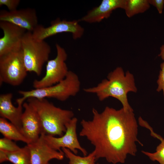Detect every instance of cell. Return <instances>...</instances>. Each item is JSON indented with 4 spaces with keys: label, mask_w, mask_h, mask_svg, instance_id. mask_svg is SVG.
<instances>
[{
    "label": "cell",
    "mask_w": 164,
    "mask_h": 164,
    "mask_svg": "<svg viewBox=\"0 0 164 164\" xmlns=\"http://www.w3.org/2000/svg\"><path fill=\"white\" fill-rule=\"evenodd\" d=\"M91 120L82 119L80 136L94 147L96 160L104 158L109 163H124L127 155L135 156L138 125L133 111L106 107L101 112L93 108Z\"/></svg>",
    "instance_id": "1"
},
{
    "label": "cell",
    "mask_w": 164,
    "mask_h": 164,
    "mask_svg": "<svg viewBox=\"0 0 164 164\" xmlns=\"http://www.w3.org/2000/svg\"><path fill=\"white\" fill-rule=\"evenodd\" d=\"M84 91L96 95L101 101L110 97H114L121 102L125 110L133 111L129 103L127 94L137 91L134 77L128 70L125 72L121 67H118L110 72L107 78L103 80L97 85L84 88Z\"/></svg>",
    "instance_id": "2"
},
{
    "label": "cell",
    "mask_w": 164,
    "mask_h": 164,
    "mask_svg": "<svg viewBox=\"0 0 164 164\" xmlns=\"http://www.w3.org/2000/svg\"><path fill=\"white\" fill-rule=\"evenodd\" d=\"M27 100L38 114L42 133L53 136L64 135L66 125L74 117L72 111L57 107L46 98H30Z\"/></svg>",
    "instance_id": "3"
},
{
    "label": "cell",
    "mask_w": 164,
    "mask_h": 164,
    "mask_svg": "<svg viewBox=\"0 0 164 164\" xmlns=\"http://www.w3.org/2000/svg\"><path fill=\"white\" fill-rule=\"evenodd\" d=\"M80 82L75 73L69 70L63 80L53 85L30 91H19L22 97L16 100L17 104L23 105L24 101L30 98L38 99L47 97L54 98L61 101L67 100L70 97L74 96L79 92Z\"/></svg>",
    "instance_id": "4"
},
{
    "label": "cell",
    "mask_w": 164,
    "mask_h": 164,
    "mask_svg": "<svg viewBox=\"0 0 164 164\" xmlns=\"http://www.w3.org/2000/svg\"><path fill=\"white\" fill-rule=\"evenodd\" d=\"M21 49L27 71L40 75L44 64L49 60L50 45L44 40L34 38L32 32L27 31L22 39Z\"/></svg>",
    "instance_id": "5"
},
{
    "label": "cell",
    "mask_w": 164,
    "mask_h": 164,
    "mask_svg": "<svg viewBox=\"0 0 164 164\" xmlns=\"http://www.w3.org/2000/svg\"><path fill=\"white\" fill-rule=\"evenodd\" d=\"M28 71L22 49L0 57V83L17 86L23 82Z\"/></svg>",
    "instance_id": "6"
},
{
    "label": "cell",
    "mask_w": 164,
    "mask_h": 164,
    "mask_svg": "<svg viewBox=\"0 0 164 164\" xmlns=\"http://www.w3.org/2000/svg\"><path fill=\"white\" fill-rule=\"evenodd\" d=\"M56 55L49 60L46 65L45 76L39 80H35L33 83L35 89H40L56 84L66 77L69 70L66 63L67 57L65 49L59 44L56 45Z\"/></svg>",
    "instance_id": "7"
},
{
    "label": "cell",
    "mask_w": 164,
    "mask_h": 164,
    "mask_svg": "<svg viewBox=\"0 0 164 164\" xmlns=\"http://www.w3.org/2000/svg\"><path fill=\"white\" fill-rule=\"evenodd\" d=\"M84 29L77 20L67 21L57 19L51 22L50 25L45 27L38 25L32 32L33 37L38 40H44L45 39L63 32L71 33L74 39L81 38Z\"/></svg>",
    "instance_id": "8"
},
{
    "label": "cell",
    "mask_w": 164,
    "mask_h": 164,
    "mask_svg": "<svg viewBox=\"0 0 164 164\" xmlns=\"http://www.w3.org/2000/svg\"><path fill=\"white\" fill-rule=\"evenodd\" d=\"M77 119L74 117L66 125V131L64 135L59 137L44 134V138L49 145L53 149L62 151V148H66L77 155L79 150L84 156L87 152L82 147L78 141L76 132Z\"/></svg>",
    "instance_id": "9"
},
{
    "label": "cell",
    "mask_w": 164,
    "mask_h": 164,
    "mask_svg": "<svg viewBox=\"0 0 164 164\" xmlns=\"http://www.w3.org/2000/svg\"><path fill=\"white\" fill-rule=\"evenodd\" d=\"M3 35L0 38V57L21 49L23 38L27 31L11 23L0 21Z\"/></svg>",
    "instance_id": "10"
},
{
    "label": "cell",
    "mask_w": 164,
    "mask_h": 164,
    "mask_svg": "<svg viewBox=\"0 0 164 164\" xmlns=\"http://www.w3.org/2000/svg\"><path fill=\"white\" fill-rule=\"evenodd\" d=\"M26 145L29 152L31 164H48L52 159L61 160L64 157L62 151L56 150L49 145L44 138L43 133L37 140Z\"/></svg>",
    "instance_id": "11"
},
{
    "label": "cell",
    "mask_w": 164,
    "mask_h": 164,
    "mask_svg": "<svg viewBox=\"0 0 164 164\" xmlns=\"http://www.w3.org/2000/svg\"><path fill=\"white\" fill-rule=\"evenodd\" d=\"M0 21L11 23L32 32L39 25L36 11L31 8L11 11L1 10Z\"/></svg>",
    "instance_id": "12"
},
{
    "label": "cell",
    "mask_w": 164,
    "mask_h": 164,
    "mask_svg": "<svg viewBox=\"0 0 164 164\" xmlns=\"http://www.w3.org/2000/svg\"><path fill=\"white\" fill-rule=\"evenodd\" d=\"M21 132L30 143L35 141L42 133L40 120L34 108L28 102L23 104Z\"/></svg>",
    "instance_id": "13"
},
{
    "label": "cell",
    "mask_w": 164,
    "mask_h": 164,
    "mask_svg": "<svg viewBox=\"0 0 164 164\" xmlns=\"http://www.w3.org/2000/svg\"><path fill=\"white\" fill-rule=\"evenodd\" d=\"M126 0H103L100 4L88 12L80 20L93 23L99 22L108 18L113 11L118 8L124 9Z\"/></svg>",
    "instance_id": "14"
},
{
    "label": "cell",
    "mask_w": 164,
    "mask_h": 164,
    "mask_svg": "<svg viewBox=\"0 0 164 164\" xmlns=\"http://www.w3.org/2000/svg\"><path fill=\"white\" fill-rule=\"evenodd\" d=\"M12 97L11 93L0 95V116L9 120L21 132L23 105H18L17 107H15L12 102Z\"/></svg>",
    "instance_id": "15"
},
{
    "label": "cell",
    "mask_w": 164,
    "mask_h": 164,
    "mask_svg": "<svg viewBox=\"0 0 164 164\" xmlns=\"http://www.w3.org/2000/svg\"><path fill=\"white\" fill-rule=\"evenodd\" d=\"M138 121L140 125L149 129L151 135L159 139L161 142L157 146L155 152L150 153L142 150V152L148 156L151 160L157 161L160 164H164V139L161 135L155 133L148 123L141 117H139Z\"/></svg>",
    "instance_id": "16"
},
{
    "label": "cell",
    "mask_w": 164,
    "mask_h": 164,
    "mask_svg": "<svg viewBox=\"0 0 164 164\" xmlns=\"http://www.w3.org/2000/svg\"><path fill=\"white\" fill-rule=\"evenodd\" d=\"M7 161L13 164H31L29 152L27 145L13 152L0 151V163Z\"/></svg>",
    "instance_id": "17"
},
{
    "label": "cell",
    "mask_w": 164,
    "mask_h": 164,
    "mask_svg": "<svg viewBox=\"0 0 164 164\" xmlns=\"http://www.w3.org/2000/svg\"><path fill=\"white\" fill-rule=\"evenodd\" d=\"M0 132L4 137L15 141L30 143L21 132L13 124L5 118H0Z\"/></svg>",
    "instance_id": "18"
},
{
    "label": "cell",
    "mask_w": 164,
    "mask_h": 164,
    "mask_svg": "<svg viewBox=\"0 0 164 164\" xmlns=\"http://www.w3.org/2000/svg\"><path fill=\"white\" fill-rule=\"evenodd\" d=\"M150 7L148 0H126L124 9L127 16L130 18L143 13Z\"/></svg>",
    "instance_id": "19"
},
{
    "label": "cell",
    "mask_w": 164,
    "mask_h": 164,
    "mask_svg": "<svg viewBox=\"0 0 164 164\" xmlns=\"http://www.w3.org/2000/svg\"><path fill=\"white\" fill-rule=\"evenodd\" d=\"M61 150L69 160V164H95L96 159L93 152L88 155L81 157L77 155L69 149L62 148Z\"/></svg>",
    "instance_id": "20"
},
{
    "label": "cell",
    "mask_w": 164,
    "mask_h": 164,
    "mask_svg": "<svg viewBox=\"0 0 164 164\" xmlns=\"http://www.w3.org/2000/svg\"><path fill=\"white\" fill-rule=\"evenodd\" d=\"M160 53L158 56L161 57L163 62L160 65V70L157 81V87L156 91H162L164 99V44L160 47Z\"/></svg>",
    "instance_id": "21"
},
{
    "label": "cell",
    "mask_w": 164,
    "mask_h": 164,
    "mask_svg": "<svg viewBox=\"0 0 164 164\" xmlns=\"http://www.w3.org/2000/svg\"><path fill=\"white\" fill-rule=\"evenodd\" d=\"M21 148L12 140L4 137L0 139V151L12 152L18 151Z\"/></svg>",
    "instance_id": "22"
},
{
    "label": "cell",
    "mask_w": 164,
    "mask_h": 164,
    "mask_svg": "<svg viewBox=\"0 0 164 164\" xmlns=\"http://www.w3.org/2000/svg\"><path fill=\"white\" fill-rule=\"evenodd\" d=\"M20 2L19 0H0V6L5 5L9 11H13L17 9Z\"/></svg>",
    "instance_id": "23"
},
{
    "label": "cell",
    "mask_w": 164,
    "mask_h": 164,
    "mask_svg": "<svg viewBox=\"0 0 164 164\" xmlns=\"http://www.w3.org/2000/svg\"><path fill=\"white\" fill-rule=\"evenodd\" d=\"M150 5L155 7L159 13H162L164 7V0H148Z\"/></svg>",
    "instance_id": "24"
},
{
    "label": "cell",
    "mask_w": 164,
    "mask_h": 164,
    "mask_svg": "<svg viewBox=\"0 0 164 164\" xmlns=\"http://www.w3.org/2000/svg\"><path fill=\"white\" fill-rule=\"evenodd\" d=\"M96 164H99L98 163H97Z\"/></svg>",
    "instance_id": "25"
},
{
    "label": "cell",
    "mask_w": 164,
    "mask_h": 164,
    "mask_svg": "<svg viewBox=\"0 0 164 164\" xmlns=\"http://www.w3.org/2000/svg\"><path fill=\"white\" fill-rule=\"evenodd\" d=\"M48 164H50V163H49Z\"/></svg>",
    "instance_id": "26"
}]
</instances>
